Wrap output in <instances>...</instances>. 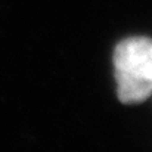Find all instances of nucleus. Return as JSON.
<instances>
[{
    "label": "nucleus",
    "mask_w": 152,
    "mask_h": 152,
    "mask_svg": "<svg viewBox=\"0 0 152 152\" xmlns=\"http://www.w3.org/2000/svg\"><path fill=\"white\" fill-rule=\"evenodd\" d=\"M117 96L123 103H140L152 95V39L130 37L114 50Z\"/></svg>",
    "instance_id": "obj_1"
}]
</instances>
